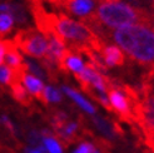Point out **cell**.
Returning a JSON list of instances; mask_svg holds the SVG:
<instances>
[{
    "label": "cell",
    "mask_w": 154,
    "mask_h": 153,
    "mask_svg": "<svg viewBox=\"0 0 154 153\" xmlns=\"http://www.w3.org/2000/svg\"><path fill=\"white\" fill-rule=\"evenodd\" d=\"M106 38L125 52L137 64L154 69V28L152 25H128L108 32Z\"/></svg>",
    "instance_id": "1"
},
{
    "label": "cell",
    "mask_w": 154,
    "mask_h": 153,
    "mask_svg": "<svg viewBox=\"0 0 154 153\" xmlns=\"http://www.w3.org/2000/svg\"><path fill=\"white\" fill-rule=\"evenodd\" d=\"M153 20L154 17L150 11L122 2L102 3L93 14L85 19H82V21L89 28L100 25L105 29H117L137 24L153 25Z\"/></svg>",
    "instance_id": "2"
},
{
    "label": "cell",
    "mask_w": 154,
    "mask_h": 153,
    "mask_svg": "<svg viewBox=\"0 0 154 153\" xmlns=\"http://www.w3.org/2000/svg\"><path fill=\"white\" fill-rule=\"evenodd\" d=\"M13 43L24 54L36 59H42L47 54L48 39L40 30L34 28L21 29L15 34Z\"/></svg>",
    "instance_id": "3"
},
{
    "label": "cell",
    "mask_w": 154,
    "mask_h": 153,
    "mask_svg": "<svg viewBox=\"0 0 154 153\" xmlns=\"http://www.w3.org/2000/svg\"><path fill=\"white\" fill-rule=\"evenodd\" d=\"M99 57L102 58L103 63L106 68H114V67H123L125 64V54L118 45L106 44L104 43L102 48L98 52Z\"/></svg>",
    "instance_id": "4"
},
{
    "label": "cell",
    "mask_w": 154,
    "mask_h": 153,
    "mask_svg": "<svg viewBox=\"0 0 154 153\" xmlns=\"http://www.w3.org/2000/svg\"><path fill=\"white\" fill-rule=\"evenodd\" d=\"M98 3V0H63L61 2L69 13L82 19H85L94 13L97 10Z\"/></svg>",
    "instance_id": "5"
},
{
    "label": "cell",
    "mask_w": 154,
    "mask_h": 153,
    "mask_svg": "<svg viewBox=\"0 0 154 153\" xmlns=\"http://www.w3.org/2000/svg\"><path fill=\"white\" fill-rule=\"evenodd\" d=\"M20 82H23V86L26 88L32 95H34L38 101L42 102L44 101V83L40 78H38L34 74L29 73L28 70H23L20 73Z\"/></svg>",
    "instance_id": "6"
},
{
    "label": "cell",
    "mask_w": 154,
    "mask_h": 153,
    "mask_svg": "<svg viewBox=\"0 0 154 153\" xmlns=\"http://www.w3.org/2000/svg\"><path fill=\"white\" fill-rule=\"evenodd\" d=\"M91 120H93V124L109 139H115L118 137H123V134H124L123 128L117 122L108 120L103 117H98V116H93Z\"/></svg>",
    "instance_id": "7"
},
{
    "label": "cell",
    "mask_w": 154,
    "mask_h": 153,
    "mask_svg": "<svg viewBox=\"0 0 154 153\" xmlns=\"http://www.w3.org/2000/svg\"><path fill=\"white\" fill-rule=\"evenodd\" d=\"M10 94L19 104L24 105V107H30L33 104L32 94L29 93L26 88L23 86L21 82H19V80L14 82L10 86Z\"/></svg>",
    "instance_id": "8"
},
{
    "label": "cell",
    "mask_w": 154,
    "mask_h": 153,
    "mask_svg": "<svg viewBox=\"0 0 154 153\" xmlns=\"http://www.w3.org/2000/svg\"><path fill=\"white\" fill-rule=\"evenodd\" d=\"M63 92L65 94H68L69 97H70L73 101L78 104L80 108L83 109V111H85L88 114H90V116H95V113H97V109H95V107L91 104V103H89L85 98H84L82 94H79L78 92H76L75 89H73V88H69V87H66V86H63Z\"/></svg>",
    "instance_id": "9"
},
{
    "label": "cell",
    "mask_w": 154,
    "mask_h": 153,
    "mask_svg": "<svg viewBox=\"0 0 154 153\" xmlns=\"http://www.w3.org/2000/svg\"><path fill=\"white\" fill-rule=\"evenodd\" d=\"M61 101H63V97H61L59 89L51 86L44 88V101H43L44 105H48L49 103H60Z\"/></svg>",
    "instance_id": "10"
},
{
    "label": "cell",
    "mask_w": 154,
    "mask_h": 153,
    "mask_svg": "<svg viewBox=\"0 0 154 153\" xmlns=\"http://www.w3.org/2000/svg\"><path fill=\"white\" fill-rule=\"evenodd\" d=\"M14 27V18L8 13L0 14V38L9 34Z\"/></svg>",
    "instance_id": "11"
},
{
    "label": "cell",
    "mask_w": 154,
    "mask_h": 153,
    "mask_svg": "<svg viewBox=\"0 0 154 153\" xmlns=\"http://www.w3.org/2000/svg\"><path fill=\"white\" fill-rule=\"evenodd\" d=\"M9 14L14 18V21H17L18 24H25L26 23V14L25 10L20 4L18 3H10V10Z\"/></svg>",
    "instance_id": "12"
},
{
    "label": "cell",
    "mask_w": 154,
    "mask_h": 153,
    "mask_svg": "<svg viewBox=\"0 0 154 153\" xmlns=\"http://www.w3.org/2000/svg\"><path fill=\"white\" fill-rule=\"evenodd\" d=\"M25 138L28 141V143L32 147H39L42 146L43 142V137L40 134V131H35V129H29L25 134Z\"/></svg>",
    "instance_id": "13"
},
{
    "label": "cell",
    "mask_w": 154,
    "mask_h": 153,
    "mask_svg": "<svg viewBox=\"0 0 154 153\" xmlns=\"http://www.w3.org/2000/svg\"><path fill=\"white\" fill-rule=\"evenodd\" d=\"M44 147L47 148L49 153H63V149L60 147V143L54 138V137H49V138H44Z\"/></svg>",
    "instance_id": "14"
},
{
    "label": "cell",
    "mask_w": 154,
    "mask_h": 153,
    "mask_svg": "<svg viewBox=\"0 0 154 153\" xmlns=\"http://www.w3.org/2000/svg\"><path fill=\"white\" fill-rule=\"evenodd\" d=\"M95 151V144L90 142H82L78 148H76L73 153H94Z\"/></svg>",
    "instance_id": "15"
},
{
    "label": "cell",
    "mask_w": 154,
    "mask_h": 153,
    "mask_svg": "<svg viewBox=\"0 0 154 153\" xmlns=\"http://www.w3.org/2000/svg\"><path fill=\"white\" fill-rule=\"evenodd\" d=\"M140 88L149 90L150 93L154 95V79L144 78V76H143V79H142V84H140Z\"/></svg>",
    "instance_id": "16"
},
{
    "label": "cell",
    "mask_w": 154,
    "mask_h": 153,
    "mask_svg": "<svg viewBox=\"0 0 154 153\" xmlns=\"http://www.w3.org/2000/svg\"><path fill=\"white\" fill-rule=\"evenodd\" d=\"M8 45H9V40H2L0 39V67L3 65L4 60H5V54H6Z\"/></svg>",
    "instance_id": "17"
},
{
    "label": "cell",
    "mask_w": 154,
    "mask_h": 153,
    "mask_svg": "<svg viewBox=\"0 0 154 153\" xmlns=\"http://www.w3.org/2000/svg\"><path fill=\"white\" fill-rule=\"evenodd\" d=\"M23 151H24V153H48L44 144H42L39 147H24Z\"/></svg>",
    "instance_id": "18"
},
{
    "label": "cell",
    "mask_w": 154,
    "mask_h": 153,
    "mask_svg": "<svg viewBox=\"0 0 154 153\" xmlns=\"http://www.w3.org/2000/svg\"><path fill=\"white\" fill-rule=\"evenodd\" d=\"M0 153H15V152H13L10 148L3 146V144H0Z\"/></svg>",
    "instance_id": "19"
},
{
    "label": "cell",
    "mask_w": 154,
    "mask_h": 153,
    "mask_svg": "<svg viewBox=\"0 0 154 153\" xmlns=\"http://www.w3.org/2000/svg\"><path fill=\"white\" fill-rule=\"evenodd\" d=\"M144 78H149V79H154V69H149L147 73L144 74Z\"/></svg>",
    "instance_id": "20"
},
{
    "label": "cell",
    "mask_w": 154,
    "mask_h": 153,
    "mask_svg": "<svg viewBox=\"0 0 154 153\" xmlns=\"http://www.w3.org/2000/svg\"><path fill=\"white\" fill-rule=\"evenodd\" d=\"M153 25H154V20H153Z\"/></svg>",
    "instance_id": "21"
}]
</instances>
